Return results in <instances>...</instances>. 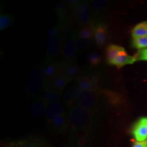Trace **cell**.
Listing matches in <instances>:
<instances>
[{"mask_svg": "<svg viewBox=\"0 0 147 147\" xmlns=\"http://www.w3.org/2000/svg\"><path fill=\"white\" fill-rule=\"evenodd\" d=\"M45 79L42 68L35 67L29 71L25 82V88L30 95H36L45 88Z\"/></svg>", "mask_w": 147, "mask_h": 147, "instance_id": "6da1fadb", "label": "cell"}, {"mask_svg": "<svg viewBox=\"0 0 147 147\" xmlns=\"http://www.w3.org/2000/svg\"><path fill=\"white\" fill-rule=\"evenodd\" d=\"M89 112L81 106L76 105L69 109V124L74 129L78 130L83 128L89 120Z\"/></svg>", "mask_w": 147, "mask_h": 147, "instance_id": "7a4b0ae2", "label": "cell"}, {"mask_svg": "<svg viewBox=\"0 0 147 147\" xmlns=\"http://www.w3.org/2000/svg\"><path fill=\"white\" fill-rule=\"evenodd\" d=\"M74 16L79 25L82 27L91 23L92 11L89 3L87 1H78L74 5Z\"/></svg>", "mask_w": 147, "mask_h": 147, "instance_id": "3957f363", "label": "cell"}, {"mask_svg": "<svg viewBox=\"0 0 147 147\" xmlns=\"http://www.w3.org/2000/svg\"><path fill=\"white\" fill-rule=\"evenodd\" d=\"M95 95L94 91H84L79 89L76 95V104L88 111L92 110L95 105Z\"/></svg>", "mask_w": 147, "mask_h": 147, "instance_id": "277c9868", "label": "cell"}, {"mask_svg": "<svg viewBox=\"0 0 147 147\" xmlns=\"http://www.w3.org/2000/svg\"><path fill=\"white\" fill-rule=\"evenodd\" d=\"M42 71L45 84H47L61 74V63H56L53 60L47 59L42 67Z\"/></svg>", "mask_w": 147, "mask_h": 147, "instance_id": "5b68a950", "label": "cell"}, {"mask_svg": "<svg viewBox=\"0 0 147 147\" xmlns=\"http://www.w3.org/2000/svg\"><path fill=\"white\" fill-rule=\"evenodd\" d=\"M64 106V104L60 101H57L47 104L45 112V117L48 124H50L51 121L56 117L65 113Z\"/></svg>", "mask_w": 147, "mask_h": 147, "instance_id": "8992f818", "label": "cell"}, {"mask_svg": "<svg viewBox=\"0 0 147 147\" xmlns=\"http://www.w3.org/2000/svg\"><path fill=\"white\" fill-rule=\"evenodd\" d=\"M62 45L59 36H49L48 37L47 44V59L53 60L56 58L61 52Z\"/></svg>", "mask_w": 147, "mask_h": 147, "instance_id": "52a82bcc", "label": "cell"}, {"mask_svg": "<svg viewBox=\"0 0 147 147\" xmlns=\"http://www.w3.org/2000/svg\"><path fill=\"white\" fill-rule=\"evenodd\" d=\"M77 50L76 34H72L70 38L62 46L61 54L66 61H72Z\"/></svg>", "mask_w": 147, "mask_h": 147, "instance_id": "ba28073f", "label": "cell"}, {"mask_svg": "<svg viewBox=\"0 0 147 147\" xmlns=\"http://www.w3.org/2000/svg\"><path fill=\"white\" fill-rule=\"evenodd\" d=\"M61 74L65 76L68 80L77 78L79 77L80 68L74 61H65L61 63Z\"/></svg>", "mask_w": 147, "mask_h": 147, "instance_id": "9c48e42d", "label": "cell"}, {"mask_svg": "<svg viewBox=\"0 0 147 147\" xmlns=\"http://www.w3.org/2000/svg\"><path fill=\"white\" fill-rule=\"evenodd\" d=\"M133 134L136 140L138 142H143L147 139V118L142 117L140 119L137 123L134 125Z\"/></svg>", "mask_w": 147, "mask_h": 147, "instance_id": "30bf717a", "label": "cell"}, {"mask_svg": "<svg viewBox=\"0 0 147 147\" xmlns=\"http://www.w3.org/2000/svg\"><path fill=\"white\" fill-rule=\"evenodd\" d=\"M53 131L56 132H63L69 128V115L66 113L56 117L49 124Z\"/></svg>", "mask_w": 147, "mask_h": 147, "instance_id": "8fae6325", "label": "cell"}, {"mask_svg": "<svg viewBox=\"0 0 147 147\" xmlns=\"http://www.w3.org/2000/svg\"><path fill=\"white\" fill-rule=\"evenodd\" d=\"M98 79L94 76H82L76 78V85L79 89L94 91L97 87Z\"/></svg>", "mask_w": 147, "mask_h": 147, "instance_id": "7c38bea8", "label": "cell"}, {"mask_svg": "<svg viewBox=\"0 0 147 147\" xmlns=\"http://www.w3.org/2000/svg\"><path fill=\"white\" fill-rule=\"evenodd\" d=\"M69 82V80L68 79L62 74H59L50 82L45 84L44 89H50L62 93V91L65 89Z\"/></svg>", "mask_w": 147, "mask_h": 147, "instance_id": "4fadbf2b", "label": "cell"}, {"mask_svg": "<svg viewBox=\"0 0 147 147\" xmlns=\"http://www.w3.org/2000/svg\"><path fill=\"white\" fill-rule=\"evenodd\" d=\"M79 91V88L76 84H74L69 87L68 89L66 90L63 95V104L69 109L76 104V95Z\"/></svg>", "mask_w": 147, "mask_h": 147, "instance_id": "5bb4252c", "label": "cell"}, {"mask_svg": "<svg viewBox=\"0 0 147 147\" xmlns=\"http://www.w3.org/2000/svg\"><path fill=\"white\" fill-rule=\"evenodd\" d=\"M136 61H137L136 55L131 56V55H128L124 49L117 55V56L113 61L111 64L116 65L118 67H121L124 65H129V64H133Z\"/></svg>", "mask_w": 147, "mask_h": 147, "instance_id": "9a60e30c", "label": "cell"}, {"mask_svg": "<svg viewBox=\"0 0 147 147\" xmlns=\"http://www.w3.org/2000/svg\"><path fill=\"white\" fill-rule=\"evenodd\" d=\"M107 37V29L104 24H99L95 26L93 39L99 47H103L105 45Z\"/></svg>", "mask_w": 147, "mask_h": 147, "instance_id": "2e32d148", "label": "cell"}, {"mask_svg": "<svg viewBox=\"0 0 147 147\" xmlns=\"http://www.w3.org/2000/svg\"><path fill=\"white\" fill-rule=\"evenodd\" d=\"M47 104L42 97H39L34 102L30 109V115L32 117L37 118L45 112Z\"/></svg>", "mask_w": 147, "mask_h": 147, "instance_id": "e0dca14e", "label": "cell"}, {"mask_svg": "<svg viewBox=\"0 0 147 147\" xmlns=\"http://www.w3.org/2000/svg\"><path fill=\"white\" fill-rule=\"evenodd\" d=\"M42 98L47 104L59 101L61 97V92H59L50 89H44Z\"/></svg>", "mask_w": 147, "mask_h": 147, "instance_id": "ac0fdd59", "label": "cell"}, {"mask_svg": "<svg viewBox=\"0 0 147 147\" xmlns=\"http://www.w3.org/2000/svg\"><path fill=\"white\" fill-rule=\"evenodd\" d=\"M95 25L93 23H91L89 25L85 27H81V29L79 30L78 34H76L77 37L82 38V39H91L93 38L94 35Z\"/></svg>", "mask_w": 147, "mask_h": 147, "instance_id": "d6986e66", "label": "cell"}, {"mask_svg": "<svg viewBox=\"0 0 147 147\" xmlns=\"http://www.w3.org/2000/svg\"><path fill=\"white\" fill-rule=\"evenodd\" d=\"M131 35L133 38L147 36V22H142L136 25L132 29Z\"/></svg>", "mask_w": 147, "mask_h": 147, "instance_id": "ffe728a7", "label": "cell"}, {"mask_svg": "<svg viewBox=\"0 0 147 147\" xmlns=\"http://www.w3.org/2000/svg\"><path fill=\"white\" fill-rule=\"evenodd\" d=\"M123 49H124V48L121 47V46L113 45L108 47L107 49H106V58H107L108 61L111 64L113 61L115 59V58L117 56V55H118Z\"/></svg>", "mask_w": 147, "mask_h": 147, "instance_id": "44dd1931", "label": "cell"}, {"mask_svg": "<svg viewBox=\"0 0 147 147\" xmlns=\"http://www.w3.org/2000/svg\"><path fill=\"white\" fill-rule=\"evenodd\" d=\"M23 147H49V146L41 140L29 139L24 140Z\"/></svg>", "mask_w": 147, "mask_h": 147, "instance_id": "7402d4cb", "label": "cell"}, {"mask_svg": "<svg viewBox=\"0 0 147 147\" xmlns=\"http://www.w3.org/2000/svg\"><path fill=\"white\" fill-rule=\"evenodd\" d=\"M93 41V38L91 39H82V38L77 37L76 35V43L77 50L83 51L84 49L89 48L92 45Z\"/></svg>", "mask_w": 147, "mask_h": 147, "instance_id": "603a6c76", "label": "cell"}, {"mask_svg": "<svg viewBox=\"0 0 147 147\" xmlns=\"http://www.w3.org/2000/svg\"><path fill=\"white\" fill-rule=\"evenodd\" d=\"M133 45L138 49H147V36L133 38Z\"/></svg>", "mask_w": 147, "mask_h": 147, "instance_id": "cb8c5ba5", "label": "cell"}, {"mask_svg": "<svg viewBox=\"0 0 147 147\" xmlns=\"http://www.w3.org/2000/svg\"><path fill=\"white\" fill-rule=\"evenodd\" d=\"M12 22V17L9 14H1L0 16V29H6L11 25Z\"/></svg>", "mask_w": 147, "mask_h": 147, "instance_id": "d4e9b609", "label": "cell"}, {"mask_svg": "<svg viewBox=\"0 0 147 147\" xmlns=\"http://www.w3.org/2000/svg\"><path fill=\"white\" fill-rule=\"evenodd\" d=\"M87 60L90 65L95 67L100 63L101 57L100 55L97 54V53H92L88 57Z\"/></svg>", "mask_w": 147, "mask_h": 147, "instance_id": "484cf974", "label": "cell"}, {"mask_svg": "<svg viewBox=\"0 0 147 147\" xmlns=\"http://www.w3.org/2000/svg\"><path fill=\"white\" fill-rule=\"evenodd\" d=\"M106 3H107V1H106V0H93V1H91V6L92 10L94 11H100L101 9H102L105 6Z\"/></svg>", "mask_w": 147, "mask_h": 147, "instance_id": "4316f807", "label": "cell"}, {"mask_svg": "<svg viewBox=\"0 0 147 147\" xmlns=\"http://www.w3.org/2000/svg\"><path fill=\"white\" fill-rule=\"evenodd\" d=\"M60 33V25L58 23L57 25H55L54 26L51 27L48 30L47 35L48 37L49 36H59Z\"/></svg>", "mask_w": 147, "mask_h": 147, "instance_id": "83f0119b", "label": "cell"}, {"mask_svg": "<svg viewBox=\"0 0 147 147\" xmlns=\"http://www.w3.org/2000/svg\"><path fill=\"white\" fill-rule=\"evenodd\" d=\"M137 61H147V49L140 51L138 54L136 55Z\"/></svg>", "mask_w": 147, "mask_h": 147, "instance_id": "f1b7e54d", "label": "cell"}, {"mask_svg": "<svg viewBox=\"0 0 147 147\" xmlns=\"http://www.w3.org/2000/svg\"><path fill=\"white\" fill-rule=\"evenodd\" d=\"M132 147H147L146 140L143 141V142H138V141H136Z\"/></svg>", "mask_w": 147, "mask_h": 147, "instance_id": "f546056e", "label": "cell"}, {"mask_svg": "<svg viewBox=\"0 0 147 147\" xmlns=\"http://www.w3.org/2000/svg\"><path fill=\"white\" fill-rule=\"evenodd\" d=\"M9 145H10V143H1V146L0 147H9Z\"/></svg>", "mask_w": 147, "mask_h": 147, "instance_id": "4dcf8cb0", "label": "cell"}, {"mask_svg": "<svg viewBox=\"0 0 147 147\" xmlns=\"http://www.w3.org/2000/svg\"><path fill=\"white\" fill-rule=\"evenodd\" d=\"M146 144H147V139H146Z\"/></svg>", "mask_w": 147, "mask_h": 147, "instance_id": "1f68e13d", "label": "cell"}]
</instances>
